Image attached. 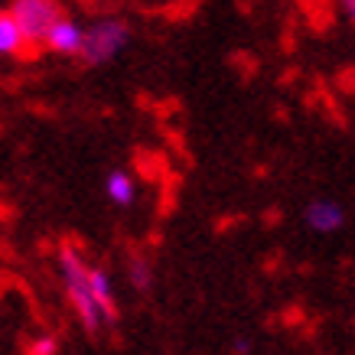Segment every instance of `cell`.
Returning a JSON list of instances; mask_svg holds the SVG:
<instances>
[{
    "instance_id": "cell-5",
    "label": "cell",
    "mask_w": 355,
    "mask_h": 355,
    "mask_svg": "<svg viewBox=\"0 0 355 355\" xmlns=\"http://www.w3.org/2000/svg\"><path fill=\"white\" fill-rule=\"evenodd\" d=\"M343 222H345V212L336 202H329V199H316V202L306 205V225H310L313 232L329 235L336 228H343Z\"/></svg>"
},
{
    "instance_id": "cell-6",
    "label": "cell",
    "mask_w": 355,
    "mask_h": 355,
    "mask_svg": "<svg viewBox=\"0 0 355 355\" xmlns=\"http://www.w3.org/2000/svg\"><path fill=\"white\" fill-rule=\"evenodd\" d=\"M88 291H92V300H95L98 313H101V320H114V297H111V280L105 270L98 268H88Z\"/></svg>"
},
{
    "instance_id": "cell-1",
    "label": "cell",
    "mask_w": 355,
    "mask_h": 355,
    "mask_svg": "<svg viewBox=\"0 0 355 355\" xmlns=\"http://www.w3.org/2000/svg\"><path fill=\"white\" fill-rule=\"evenodd\" d=\"M59 264H62L65 287H69V297H72V303H76L82 323H85V329H92V333H95L98 326H101V313H98L95 300H92V291H88V268H85V261L78 258L76 248H62V251H59Z\"/></svg>"
},
{
    "instance_id": "cell-3",
    "label": "cell",
    "mask_w": 355,
    "mask_h": 355,
    "mask_svg": "<svg viewBox=\"0 0 355 355\" xmlns=\"http://www.w3.org/2000/svg\"><path fill=\"white\" fill-rule=\"evenodd\" d=\"M10 17L17 23V30H20L23 43H46L49 30L62 20L59 7L49 3V0H20V3H13Z\"/></svg>"
},
{
    "instance_id": "cell-2",
    "label": "cell",
    "mask_w": 355,
    "mask_h": 355,
    "mask_svg": "<svg viewBox=\"0 0 355 355\" xmlns=\"http://www.w3.org/2000/svg\"><path fill=\"white\" fill-rule=\"evenodd\" d=\"M130 40V30L124 20H98L95 26H88L85 30V40H82V59L88 65H98V62H108L111 55H118Z\"/></svg>"
},
{
    "instance_id": "cell-7",
    "label": "cell",
    "mask_w": 355,
    "mask_h": 355,
    "mask_svg": "<svg viewBox=\"0 0 355 355\" xmlns=\"http://www.w3.org/2000/svg\"><path fill=\"white\" fill-rule=\"evenodd\" d=\"M105 189H108L111 202H118V205H130V202H134V183H130L128 173H121V170L111 173L108 183H105Z\"/></svg>"
},
{
    "instance_id": "cell-12",
    "label": "cell",
    "mask_w": 355,
    "mask_h": 355,
    "mask_svg": "<svg viewBox=\"0 0 355 355\" xmlns=\"http://www.w3.org/2000/svg\"><path fill=\"white\" fill-rule=\"evenodd\" d=\"M343 10H345V17L355 23V0H349V3H343Z\"/></svg>"
},
{
    "instance_id": "cell-11",
    "label": "cell",
    "mask_w": 355,
    "mask_h": 355,
    "mask_svg": "<svg viewBox=\"0 0 355 355\" xmlns=\"http://www.w3.org/2000/svg\"><path fill=\"white\" fill-rule=\"evenodd\" d=\"M343 85H345V92H355V69L343 76Z\"/></svg>"
},
{
    "instance_id": "cell-9",
    "label": "cell",
    "mask_w": 355,
    "mask_h": 355,
    "mask_svg": "<svg viewBox=\"0 0 355 355\" xmlns=\"http://www.w3.org/2000/svg\"><path fill=\"white\" fill-rule=\"evenodd\" d=\"M130 284L137 291H150V268L144 258H130Z\"/></svg>"
},
{
    "instance_id": "cell-13",
    "label": "cell",
    "mask_w": 355,
    "mask_h": 355,
    "mask_svg": "<svg viewBox=\"0 0 355 355\" xmlns=\"http://www.w3.org/2000/svg\"><path fill=\"white\" fill-rule=\"evenodd\" d=\"M235 352H238V355L248 352V339H235Z\"/></svg>"
},
{
    "instance_id": "cell-10",
    "label": "cell",
    "mask_w": 355,
    "mask_h": 355,
    "mask_svg": "<svg viewBox=\"0 0 355 355\" xmlns=\"http://www.w3.org/2000/svg\"><path fill=\"white\" fill-rule=\"evenodd\" d=\"M53 349H55L53 339H40V343L30 349V355H53Z\"/></svg>"
},
{
    "instance_id": "cell-4",
    "label": "cell",
    "mask_w": 355,
    "mask_h": 355,
    "mask_svg": "<svg viewBox=\"0 0 355 355\" xmlns=\"http://www.w3.org/2000/svg\"><path fill=\"white\" fill-rule=\"evenodd\" d=\"M82 40H85V30H82L76 20L62 17V20H59L53 30H49V36H46V46H49L53 53L72 55V53H82Z\"/></svg>"
},
{
    "instance_id": "cell-8",
    "label": "cell",
    "mask_w": 355,
    "mask_h": 355,
    "mask_svg": "<svg viewBox=\"0 0 355 355\" xmlns=\"http://www.w3.org/2000/svg\"><path fill=\"white\" fill-rule=\"evenodd\" d=\"M20 46H23V36L17 30V23H13V17L10 13H0V53L13 55Z\"/></svg>"
}]
</instances>
